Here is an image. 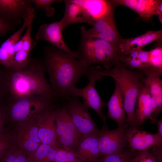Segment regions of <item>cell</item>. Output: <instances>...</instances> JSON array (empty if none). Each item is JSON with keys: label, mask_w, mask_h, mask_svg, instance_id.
<instances>
[{"label": "cell", "mask_w": 162, "mask_h": 162, "mask_svg": "<svg viewBox=\"0 0 162 162\" xmlns=\"http://www.w3.org/2000/svg\"><path fill=\"white\" fill-rule=\"evenodd\" d=\"M43 53L41 60L51 86L57 97L66 100L70 88L81 77L87 76L88 68L84 67L74 56L52 45L44 47Z\"/></svg>", "instance_id": "cell-1"}, {"label": "cell", "mask_w": 162, "mask_h": 162, "mask_svg": "<svg viewBox=\"0 0 162 162\" xmlns=\"http://www.w3.org/2000/svg\"><path fill=\"white\" fill-rule=\"evenodd\" d=\"M9 69L7 86L14 99L32 96L57 97L45 78L42 60L32 58L24 68Z\"/></svg>", "instance_id": "cell-2"}, {"label": "cell", "mask_w": 162, "mask_h": 162, "mask_svg": "<svg viewBox=\"0 0 162 162\" xmlns=\"http://www.w3.org/2000/svg\"><path fill=\"white\" fill-rule=\"evenodd\" d=\"M104 76L112 77L118 84L122 93L127 121L123 128L135 126V113L137 98L144 85L141 80L142 73L127 68L119 62L114 66L103 70Z\"/></svg>", "instance_id": "cell-3"}, {"label": "cell", "mask_w": 162, "mask_h": 162, "mask_svg": "<svg viewBox=\"0 0 162 162\" xmlns=\"http://www.w3.org/2000/svg\"><path fill=\"white\" fill-rule=\"evenodd\" d=\"M76 52L77 59L86 68L94 64H101L106 69L111 68L122 55L116 45L98 38L82 37Z\"/></svg>", "instance_id": "cell-4"}, {"label": "cell", "mask_w": 162, "mask_h": 162, "mask_svg": "<svg viewBox=\"0 0 162 162\" xmlns=\"http://www.w3.org/2000/svg\"><path fill=\"white\" fill-rule=\"evenodd\" d=\"M103 70L99 66L89 67L87 77L89 82L85 87L80 88L76 86L71 87L68 93V97L76 96L82 98L83 103L88 108H92L102 120L104 126L107 127V117L103 113L102 108L105 105L95 87V83L98 80H101L104 76Z\"/></svg>", "instance_id": "cell-5"}, {"label": "cell", "mask_w": 162, "mask_h": 162, "mask_svg": "<svg viewBox=\"0 0 162 162\" xmlns=\"http://www.w3.org/2000/svg\"><path fill=\"white\" fill-rule=\"evenodd\" d=\"M55 98L32 96L14 99L10 109V117L17 123L36 119L44 112L53 108Z\"/></svg>", "instance_id": "cell-6"}, {"label": "cell", "mask_w": 162, "mask_h": 162, "mask_svg": "<svg viewBox=\"0 0 162 162\" xmlns=\"http://www.w3.org/2000/svg\"><path fill=\"white\" fill-rule=\"evenodd\" d=\"M57 144L74 152L79 144L80 136L69 113L67 103L55 111Z\"/></svg>", "instance_id": "cell-7"}, {"label": "cell", "mask_w": 162, "mask_h": 162, "mask_svg": "<svg viewBox=\"0 0 162 162\" xmlns=\"http://www.w3.org/2000/svg\"><path fill=\"white\" fill-rule=\"evenodd\" d=\"M68 108L74 124L80 137L98 132L96 124L87 107L76 96L67 97Z\"/></svg>", "instance_id": "cell-8"}, {"label": "cell", "mask_w": 162, "mask_h": 162, "mask_svg": "<svg viewBox=\"0 0 162 162\" xmlns=\"http://www.w3.org/2000/svg\"><path fill=\"white\" fill-rule=\"evenodd\" d=\"M13 135L17 146L27 157L42 143L38 134L36 119L17 123Z\"/></svg>", "instance_id": "cell-9"}, {"label": "cell", "mask_w": 162, "mask_h": 162, "mask_svg": "<svg viewBox=\"0 0 162 162\" xmlns=\"http://www.w3.org/2000/svg\"><path fill=\"white\" fill-rule=\"evenodd\" d=\"M100 157L110 155L128 147L123 128L110 130L103 126L98 131Z\"/></svg>", "instance_id": "cell-10"}, {"label": "cell", "mask_w": 162, "mask_h": 162, "mask_svg": "<svg viewBox=\"0 0 162 162\" xmlns=\"http://www.w3.org/2000/svg\"><path fill=\"white\" fill-rule=\"evenodd\" d=\"M128 147L136 151L146 150L153 147H162V140L153 134L135 126L123 129Z\"/></svg>", "instance_id": "cell-11"}, {"label": "cell", "mask_w": 162, "mask_h": 162, "mask_svg": "<svg viewBox=\"0 0 162 162\" xmlns=\"http://www.w3.org/2000/svg\"><path fill=\"white\" fill-rule=\"evenodd\" d=\"M32 5V0H0V17L15 27L21 23Z\"/></svg>", "instance_id": "cell-12"}, {"label": "cell", "mask_w": 162, "mask_h": 162, "mask_svg": "<svg viewBox=\"0 0 162 162\" xmlns=\"http://www.w3.org/2000/svg\"><path fill=\"white\" fill-rule=\"evenodd\" d=\"M140 71L142 73V81L150 92L152 109L151 122L154 124L162 110V80L160 77L162 74L148 70Z\"/></svg>", "instance_id": "cell-13"}, {"label": "cell", "mask_w": 162, "mask_h": 162, "mask_svg": "<svg viewBox=\"0 0 162 162\" xmlns=\"http://www.w3.org/2000/svg\"><path fill=\"white\" fill-rule=\"evenodd\" d=\"M64 30L60 21L49 24H43L40 27L36 36L37 41H45L57 48L71 54L77 59L76 51L70 49L64 41L62 32Z\"/></svg>", "instance_id": "cell-14"}, {"label": "cell", "mask_w": 162, "mask_h": 162, "mask_svg": "<svg viewBox=\"0 0 162 162\" xmlns=\"http://www.w3.org/2000/svg\"><path fill=\"white\" fill-rule=\"evenodd\" d=\"M82 7L89 16L91 24L102 19H114L116 5L112 0H72Z\"/></svg>", "instance_id": "cell-15"}, {"label": "cell", "mask_w": 162, "mask_h": 162, "mask_svg": "<svg viewBox=\"0 0 162 162\" xmlns=\"http://www.w3.org/2000/svg\"><path fill=\"white\" fill-rule=\"evenodd\" d=\"M35 16L34 8H30L23 20L21 27L4 42L0 46V64L7 69L11 66L15 55L14 48L21 38L22 32L26 28L31 19Z\"/></svg>", "instance_id": "cell-16"}, {"label": "cell", "mask_w": 162, "mask_h": 162, "mask_svg": "<svg viewBox=\"0 0 162 162\" xmlns=\"http://www.w3.org/2000/svg\"><path fill=\"white\" fill-rule=\"evenodd\" d=\"M162 40V30L148 31L136 37L124 39L123 38L116 45L120 52L128 55L132 52L142 49L146 45L156 41L161 44Z\"/></svg>", "instance_id": "cell-17"}, {"label": "cell", "mask_w": 162, "mask_h": 162, "mask_svg": "<svg viewBox=\"0 0 162 162\" xmlns=\"http://www.w3.org/2000/svg\"><path fill=\"white\" fill-rule=\"evenodd\" d=\"M56 110L52 108L40 115L36 118L38 134L42 143L54 147L57 144Z\"/></svg>", "instance_id": "cell-18"}, {"label": "cell", "mask_w": 162, "mask_h": 162, "mask_svg": "<svg viewBox=\"0 0 162 162\" xmlns=\"http://www.w3.org/2000/svg\"><path fill=\"white\" fill-rule=\"evenodd\" d=\"M74 153L82 160L97 162L100 157L98 132L81 136L78 146Z\"/></svg>", "instance_id": "cell-19"}, {"label": "cell", "mask_w": 162, "mask_h": 162, "mask_svg": "<svg viewBox=\"0 0 162 162\" xmlns=\"http://www.w3.org/2000/svg\"><path fill=\"white\" fill-rule=\"evenodd\" d=\"M115 82L114 92L105 105L108 108V117L115 121L118 127L123 128L127 118L124 106L123 98L121 90L116 82Z\"/></svg>", "instance_id": "cell-20"}, {"label": "cell", "mask_w": 162, "mask_h": 162, "mask_svg": "<svg viewBox=\"0 0 162 162\" xmlns=\"http://www.w3.org/2000/svg\"><path fill=\"white\" fill-rule=\"evenodd\" d=\"M152 110L149 89L144 85L139 94L136 104L135 120L136 127L141 128L143 123L147 120L151 122Z\"/></svg>", "instance_id": "cell-21"}, {"label": "cell", "mask_w": 162, "mask_h": 162, "mask_svg": "<svg viewBox=\"0 0 162 162\" xmlns=\"http://www.w3.org/2000/svg\"><path fill=\"white\" fill-rule=\"evenodd\" d=\"M65 9L64 16L60 20L64 30L68 26L76 23L91 24L88 16L84 9L71 0L64 1Z\"/></svg>", "instance_id": "cell-22"}, {"label": "cell", "mask_w": 162, "mask_h": 162, "mask_svg": "<svg viewBox=\"0 0 162 162\" xmlns=\"http://www.w3.org/2000/svg\"><path fill=\"white\" fill-rule=\"evenodd\" d=\"M58 148L42 143L27 156L28 162H53Z\"/></svg>", "instance_id": "cell-23"}, {"label": "cell", "mask_w": 162, "mask_h": 162, "mask_svg": "<svg viewBox=\"0 0 162 162\" xmlns=\"http://www.w3.org/2000/svg\"><path fill=\"white\" fill-rule=\"evenodd\" d=\"M160 0H137L134 10L145 22H148L154 15H157L158 7Z\"/></svg>", "instance_id": "cell-24"}, {"label": "cell", "mask_w": 162, "mask_h": 162, "mask_svg": "<svg viewBox=\"0 0 162 162\" xmlns=\"http://www.w3.org/2000/svg\"><path fill=\"white\" fill-rule=\"evenodd\" d=\"M82 37L98 38L115 45H117L122 39L116 26L110 27L100 32Z\"/></svg>", "instance_id": "cell-25"}, {"label": "cell", "mask_w": 162, "mask_h": 162, "mask_svg": "<svg viewBox=\"0 0 162 162\" xmlns=\"http://www.w3.org/2000/svg\"><path fill=\"white\" fill-rule=\"evenodd\" d=\"M135 152L128 147L113 154L101 157L97 162H130Z\"/></svg>", "instance_id": "cell-26"}, {"label": "cell", "mask_w": 162, "mask_h": 162, "mask_svg": "<svg viewBox=\"0 0 162 162\" xmlns=\"http://www.w3.org/2000/svg\"><path fill=\"white\" fill-rule=\"evenodd\" d=\"M18 147L13 134L0 129V161L4 155L10 150Z\"/></svg>", "instance_id": "cell-27"}, {"label": "cell", "mask_w": 162, "mask_h": 162, "mask_svg": "<svg viewBox=\"0 0 162 162\" xmlns=\"http://www.w3.org/2000/svg\"><path fill=\"white\" fill-rule=\"evenodd\" d=\"M119 62L132 70L137 69L140 71H144L150 69L152 67L148 64H143L138 58H133L130 55H122L120 57Z\"/></svg>", "instance_id": "cell-28"}, {"label": "cell", "mask_w": 162, "mask_h": 162, "mask_svg": "<svg viewBox=\"0 0 162 162\" xmlns=\"http://www.w3.org/2000/svg\"><path fill=\"white\" fill-rule=\"evenodd\" d=\"M30 53L22 50L14 55L10 67L9 69L17 70L26 67L32 58L30 56Z\"/></svg>", "instance_id": "cell-29"}, {"label": "cell", "mask_w": 162, "mask_h": 162, "mask_svg": "<svg viewBox=\"0 0 162 162\" xmlns=\"http://www.w3.org/2000/svg\"><path fill=\"white\" fill-rule=\"evenodd\" d=\"M0 162H28L25 153L18 147L7 152L3 156Z\"/></svg>", "instance_id": "cell-30"}, {"label": "cell", "mask_w": 162, "mask_h": 162, "mask_svg": "<svg viewBox=\"0 0 162 162\" xmlns=\"http://www.w3.org/2000/svg\"><path fill=\"white\" fill-rule=\"evenodd\" d=\"M152 149L136 151L130 162H161Z\"/></svg>", "instance_id": "cell-31"}, {"label": "cell", "mask_w": 162, "mask_h": 162, "mask_svg": "<svg viewBox=\"0 0 162 162\" xmlns=\"http://www.w3.org/2000/svg\"><path fill=\"white\" fill-rule=\"evenodd\" d=\"M77 157L73 152L59 147L53 162H83Z\"/></svg>", "instance_id": "cell-32"}, {"label": "cell", "mask_w": 162, "mask_h": 162, "mask_svg": "<svg viewBox=\"0 0 162 162\" xmlns=\"http://www.w3.org/2000/svg\"><path fill=\"white\" fill-rule=\"evenodd\" d=\"M34 18L32 17L30 20L25 34L21 38L23 42L22 50L30 53L37 44L36 42L32 39L31 36L32 29Z\"/></svg>", "instance_id": "cell-33"}, {"label": "cell", "mask_w": 162, "mask_h": 162, "mask_svg": "<svg viewBox=\"0 0 162 162\" xmlns=\"http://www.w3.org/2000/svg\"><path fill=\"white\" fill-rule=\"evenodd\" d=\"M34 9H42L45 11V14L47 17H50L55 14V10L51 5L56 2H62L59 0H32Z\"/></svg>", "instance_id": "cell-34"}, {"label": "cell", "mask_w": 162, "mask_h": 162, "mask_svg": "<svg viewBox=\"0 0 162 162\" xmlns=\"http://www.w3.org/2000/svg\"><path fill=\"white\" fill-rule=\"evenodd\" d=\"M148 64L154 68L162 69V47L158 46L149 51Z\"/></svg>", "instance_id": "cell-35"}, {"label": "cell", "mask_w": 162, "mask_h": 162, "mask_svg": "<svg viewBox=\"0 0 162 162\" xmlns=\"http://www.w3.org/2000/svg\"><path fill=\"white\" fill-rule=\"evenodd\" d=\"M15 27L0 17V36L7 32L14 31Z\"/></svg>", "instance_id": "cell-36"}, {"label": "cell", "mask_w": 162, "mask_h": 162, "mask_svg": "<svg viewBox=\"0 0 162 162\" xmlns=\"http://www.w3.org/2000/svg\"><path fill=\"white\" fill-rule=\"evenodd\" d=\"M149 54V51H146L143 50L142 49L139 52L138 59L143 64H148Z\"/></svg>", "instance_id": "cell-37"}, {"label": "cell", "mask_w": 162, "mask_h": 162, "mask_svg": "<svg viewBox=\"0 0 162 162\" xmlns=\"http://www.w3.org/2000/svg\"><path fill=\"white\" fill-rule=\"evenodd\" d=\"M158 127V132L156 134L162 140V119L157 120L156 122Z\"/></svg>", "instance_id": "cell-38"}, {"label": "cell", "mask_w": 162, "mask_h": 162, "mask_svg": "<svg viewBox=\"0 0 162 162\" xmlns=\"http://www.w3.org/2000/svg\"><path fill=\"white\" fill-rule=\"evenodd\" d=\"M22 47L23 42L21 38L18 41L16 44L14 46V51L15 54L18 52L22 50Z\"/></svg>", "instance_id": "cell-39"}, {"label": "cell", "mask_w": 162, "mask_h": 162, "mask_svg": "<svg viewBox=\"0 0 162 162\" xmlns=\"http://www.w3.org/2000/svg\"><path fill=\"white\" fill-rule=\"evenodd\" d=\"M156 14L158 16L159 20L162 23V1L159 4L157 10Z\"/></svg>", "instance_id": "cell-40"}, {"label": "cell", "mask_w": 162, "mask_h": 162, "mask_svg": "<svg viewBox=\"0 0 162 162\" xmlns=\"http://www.w3.org/2000/svg\"><path fill=\"white\" fill-rule=\"evenodd\" d=\"M5 116L4 113L0 107V129L3 128Z\"/></svg>", "instance_id": "cell-41"}, {"label": "cell", "mask_w": 162, "mask_h": 162, "mask_svg": "<svg viewBox=\"0 0 162 162\" xmlns=\"http://www.w3.org/2000/svg\"><path fill=\"white\" fill-rule=\"evenodd\" d=\"M83 162H88L87 161H84Z\"/></svg>", "instance_id": "cell-42"}, {"label": "cell", "mask_w": 162, "mask_h": 162, "mask_svg": "<svg viewBox=\"0 0 162 162\" xmlns=\"http://www.w3.org/2000/svg\"></svg>", "instance_id": "cell-43"}]
</instances>
